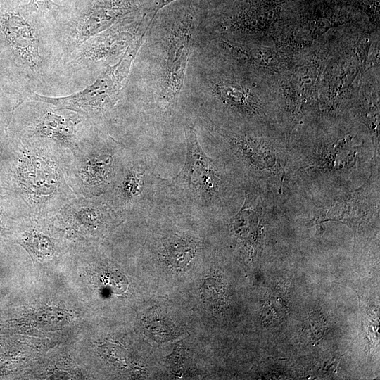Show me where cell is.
<instances>
[{"label":"cell","mask_w":380,"mask_h":380,"mask_svg":"<svg viewBox=\"0 0 380 380\" xmlns=\"http://www.w3.org/2000/svg\"><path fill=\"white\" fill-rule=\"evenodd\" d=\"M136 24L125 18L89 38L79 46L76 62L94 63L124 53L138 35Z\"/></svg>","instance_id":"6"},{"label":"cell","mask_w":380,"mask_h":380,"mask_svg":"<svg viewBox=\"0 0 380 380\" xmlns=\"http://www.w3.org/2000/svg\"><path fill=\"white\" fill-rule=\"evenodd\" d=\"M137 0H77L67 42L72 50L134 12Z\"/></svg>","instance_id":"2"},{"label":"cell","mask_w":380,"mask_h":380,"mask_svg":"<svg viewBox=\"0 0 380 380\" xmlns=\"http://www.w3.org/2000/svg\"><path fill=\"white\" fill-rule=\"evenodd\" d=\"M213 91L218 98L230 106L252 113L258 110L250 93L236 83L220 81L213 84Z\"/></svg>","instance_id":"10"},{"label":"cell","mask_w":380,"mask_h":380,"mask_svg":"<svg viewBox=\"0 0 380 380\" xmlns=\"http://www.w3.org/2000/svg\"><path fill=\"white\" fill-rule=\"evenodd\" d=\"M186 18L172 29L163 65V87L169 101L177 100L183 85L184 77L192 45L193 26Z\"/></svg>","instance_id":"4"},{"label":"cell","mask_w":380,"mask_h":380,"mask_svg":"<svg viewBox=\"0 0 380 380\" xmlns=\"http://www.w3.org/2000/svg\"><path fill=\"white\" fill-rule=\"evenodd\" d=\"M175 1L177 0H156L155 6V14L158 11Z\"/></svg>","instance_id":"17"},{"label":"cell","mask_w":380,"mask_h":380,"mask_svg":"<svg viewBox=\"0 0 380 380\" xmlns=\"http://www.w3.org/2000/svg\"><path fill=\"white\" fill-rule=\"evenodd\" d=\"M28 4L37 12L54 11L60 6L52 0H28Z\"/></svg>","instance_id":"15"},{"label":"cell","mask_w":380,"mask_h":380,"mask_svg":"<svg viewBox=\"0 0 380 380\" xmlns=\"http://www.w3.org/2000/svg\"><path fill=\"white\" fill-rule=\"evenodd\" d=\"M185 133L186 161L182 170L172 181L196 189L203 198H210L218 191L219 174L213 160L201 147L193 127L187 126Z\"/></svg>","instance_id":"5"},{"label":"cell","mask_w":380,"mask_h":380,"mask_svg":"<svg viewBox=\"0 0 380 380\" xmlns=\"http://www.w3.org/2000/svg\"><path fill=\"white\" fill-rule=\"evenodd\" d=\"M196 251L194 241L178 239L170 242L165 249V257L169 263L176 267H183L189 262Z\"/></svg>","instance_id":"12"},{"label":"cell","mask_w":380,"mask_h":380,"mask_svg":"<svg viewBox=\"0 0 380 380\" xmlns=\"http://www.w3.org/2000/svg\"><path fill=\"white\" fill-rule=\"evenodd\" d=\"M239 153L259 170H270L277 164L274 150L264 140L249 136L232 139Z\"/></svg>","instance_id":"7"},{"label":"cell","mask_w":380,"mask_h":380,"mask_svg":"<svg viewBox=\"0 0 380 380\" xmlns=\"http://www.w3.org/2000/svg\"><path fill=\"white\" fill-rule=\"evenodd\" d=\"M222 295L220 284L214 279H208L202 286V296L208 303L219 300Z\"/></svg>","instance_id":"14"},{"label":"cell","mask_w":380,"mask_h":380,"mask_svg":"<svg viewBox=\"0 0 380 380\" xmlns=\"http://www.w3.org/2000/svg\"><path fill=\"white\" fill-rule=\"evenodd\" d=\"M144 34H138L119 61L115 65L108 66L92 84L84 89L59 97L34 94L30 99L51 104L58 110H70L84 115L99 113L110 109L118 99Z\"/></svg>","instance_id":"1"},{"label":"cell","mask_w":380,"mask_h":380,"mask_svg":"<svg viewBox=\"0 0 380 380\" xmlns=\"http://www.w3.org/2000/svg\"><path fill=\"white\" fill-rule=\"evenodd\" d=\"M77 122L53 112H47L33 129V134L69 144L75 133Z\"/></svg>","instance_id":"9"},{"label":"cell","mask_w":380,"mask_h":380,"mask_svg":"<svg viewBox=\"0 0 380 380\" xmlns=\"http://www.w3.org/2000/svg\"><path fill=\"white\" fill-rule=\"evenodd\" d=\"M110 163L111 158L109 156L97 159L90 163L89 176L96 182L103 181L106 177Z\"/></svg>","instance_id":"13"},{"label":"cell","mask_w":380,"mask_h":380,"mask_svg":"<svg viewBox=\"0 0 380 380\" xmlns=\"http://www.w3.org/2000/svg\"><path fill=\"white\" fill-rule=\"evenodd\" d=\"M341 143L335 144L329 148L323 149L316 159V163L309 169H341L353 165L355 163V149H347Z\"/></svg>","instance_id":"11"},{"label":"cell","mask_w":380,"mask_h":380,"mask_svg":"<svg viewBox=\"0 0 380 380\" xmlns=\"http://www.w3.org/2000/svg\"><path fill=\"white\" fill-rule=\"evenodd\" d=\"M33 11L28 4L21 6L0 0V30L21 61L37 70L42 56L39 34L30 14Z\"/></svg>","instance_id":"3"},{"label":"cell","mask_w":380,"mask_h":380,"mask_svg":"<svg viewBox=\"0 0 380 380\" xmlns=\"http://www.w3.org/2000/svg\"><path fill=\"white\" fill-rule=\"evenodd\" d=\"M366 205L357 200L349 199L336 203L323 210L314 219L316 224H321L326 221H337L355 226L366 217Z\"/></svg>","instance_id":"8"},{"label":"cell","mask_w":380,"mask_h":380,"mask_svg":"<svg viewBox=\"0 0 380 380\" xmlns=\"http://www.w3.org/2000/svg\"><path fill=\"white\" fill-rule=\"evenodd\" d=\"M139 179L135 175H132L126 181L125 184V192L128 196H132L138 192L139 187Z\"/></svg>","instance_id":"16"}]
</instances>
